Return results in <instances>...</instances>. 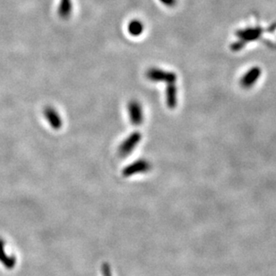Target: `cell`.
<instances>
[{
    "instance_id": "277c9868",
    "label": "cell",
    "mask_w": 276,
    "mask_h": 276,
    "mask_svg": "<svg viewBox=\"0 0 276 276\" xmlns=\"http://www.w3.org/2000/svg\"><path fill=\"white\" fill-rule=\"evenodd\" d=\"M127 112L132 125H140L144 122V113L140 103L131 100L127 104Z\"/></svg>"
},
{
    "instance_id": "7c38bea8",
    "label": "cell",
    "mask_w": 276,
    "mask_h": 276,
    "mask_svg": "<svg viewBox=\"0 0 276 276\" xmlns=\"http://www.w3.org/2000/svg\"><path fill=\"white\" fill-rule=\"evenodd\" d=\"M160 1L168 7H173L177 4V0H160Z\"/></svg>"
},
{
    "instance_id": "ba28073f",
    "label": "cell",
    "mask_w": 276,
    "mask_h": 276,
    "mask_svg": "<svg viewBox=\"0 0 276 276\" xmlns=\"http://www.w3.org/2000/svg\"><path fill=\"white\" fill-rule=\"evenodd\" d=\"M177 88L175 83H169L166 88V103L169 108L174 109L177 106Z\"/></svg>"
},
{
    "instance_id": "6da1fadb",
    "label": "cell",
    "mask_w": 276,
    "mask_h": 276,
    "mask_svg": "<svg viewBox=\"0 0 276 276\" xmlns=\"http://www.w3.org/2000/svg\"><path fill=\"white\" fill-rule=\"evenodd\" d=\"M142 139V134L140 132H134L132 133L127 138L123 140L118 147V153L120 157H126L129 154H131L136 148V146L139 144Z\"/></svg>"
},
{
    "instance_id": "52a82bcc",
    "label": "cell",
    "mask_w": 276,
    "mask_h": 276,
    "mask_svg": "<svg viewBox=\"0 0 276 276\" xmlns=\"http://www.w3.org/2000/svg\"><path fill=\"white\" fill-rule=\"evenodd\" d=\"M261 74V70L258 67H254L250 69L241 80V85L245 88H250L257 81Z\"/></svg>"
},
{
    "instance_id": "5b68a950",
    "label": "cell",
    "mask_w": 276,
    "mask_h": 276,
    "mask_svg": "<svg viewBox=\"0 0 276 276\" xmlns=\"http://www.w3.org/2000/svg\"><path fill=\"white\" fill-rule=\"evenodd\" d=\"M43 114L52 129L56 130V131L61 129V127L63 125L62 118L59 115V112L57 111L55 108L52 107H46L45 109L43 110Z\"/></svg>"
},
{
    "instance_id": "8992f818",
    "label": "cell",
    "mask_w": 276,
    "mask_h": 276,
    "mask_svg": "<svg viewBox=\"0 0 276 276\" xmlns=\"http://www.w3.org/2000/svg\"><path fill=\"white\" fill-rule=\"evenodd\" d=\"M17 259L14 255H9L5 251V241L0 238V263L6 269H13L16 266Z\"/></svg>"
},
{
    "instance_id": "30bf717a",
    "label": "cell",
    "mask_w": 276,
    "mask_h": 276,
    "mask_svg": "<svg viewBox=\"0 0 276 276\" xmlns=\"http://www.w3.org/2000/svg\"><path fill=\"white\" fill-rule=\"evenodd\" d=\"M127 30L132 36L136 37V36H140L143 33V31L145 30V27H144L143 22L139 20H133L128 23Z\"/></svg>"
},
{
    "instance_id": "3957f363",
    "label": "cell",
    "mask_w": 276,
    "mask_h": 276,
    "mask_svg": "<svg viewBox=\"0 0 276 276\" xmlns=\"http://www.w3.org/2000/svg\"><path fill=\"white\" fill-rule=\"evenodd\" d=\"M146 77L152 81H163L169 83H175L177 80V75L172 71H164L159 68H150L146 71Z\"/></svg>"
},
{
    "instance_id": "7a4b0ae2",
    "label": "cell",
    "mask_w": 276,
    "mask_h": 276,
    "mask_svg": "<svg viewBox=\"0 0 276 276\" xmlns=\"http://www.w3.org/2000/svg\"><path fill=\"white\" fill-rule=\"evenodd\" d=\"M153 168V165L146 159H138L134 161L130 165H127L122 171L124 177H130L136 174L148 173Z\"/></svg>"
},
{
    "instance_id": "8fae6325",
    "label": "cell",
    "mask_w": 276,
    "mask_h": 276,
    "mask_svg": "<svg viewBox=\"0 0 276 276\" xmlns=\"http://www.w3.org/2000/svg\"><path fill=\"white\" fill-rule=\"evenodd\" d=\"M102 275H103V276H112L111 269H110V267L108 264H103V266H102Z\"/></svg>"
},
{
    "instance_id": "9c48e42d",
    "label": "cell",
    "mask_w": 276,
    "mask_h": 276,
    "mask_svg": "<svg viewBox=\"0 0 276 276\" xmlns=\"http://www.w3.org/2000/svg\"><path fill=\"white\" fill-rule=\"evenodd\" d=\"M58 13L60 17L63 18V19H68L72 13L71 0H60Z\"/></svg>"
}]
</instances>
